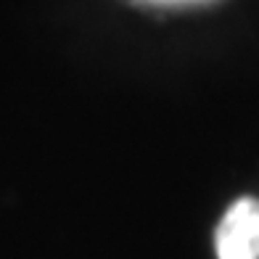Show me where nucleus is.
I'll return each instance as SVG.
<instances>
[{
	"mask_svg": "<svg viewBox=\"0 0 259 259\" xmlns=\"http://www.w3.org/2000/svg\"><path fill=\"white\" fill-rule=\"evenodd\" d=\"M217 259H259V198L233 201L214 230Z\"/></svg>",
	"mask_w": 259,
	"mask_h": 259,
	"instance_id": "f257e3e1",
	"label": "nucleus"
}]
</instances>
